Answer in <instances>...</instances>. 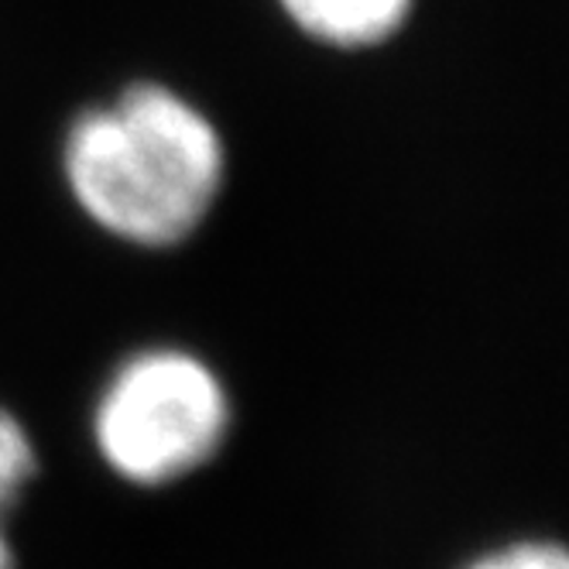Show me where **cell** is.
<instances>
[{
    "instance_id": "5",
    "label": "cell",
    "mask_w": 569,
    "mask_h": 569,
    "mask_svg": "<svg viewBox=\"0 0 569 569\" xmlns=\"http://www.w3.org/2000/svg\"><path fill=\"white\" fill-rule=\"evenodd\" d=\"M463 569H569V559L562 546L556 542L528 539V542H511L495 552H483Z\"/></svg>"
},
{
    "instance_id": "1",
    "label": "cell",
    "mask_w": 569,
    "mask_h": 569,
    "mask_svg": "<svg viewBox=\"0 0 569 569\" xmlns=\"http://www.w3.org/2000/svg\"><path fill=\"white\" fill-rule=\"evenodd\" d=\"M227 176L213 120L161 83H134L79 113L62 141V179L103 233L172 248L210 217Z\"/></svg>"
},
{
    "instance_id": "2",
    "label": "cell",
    "mask_w": 569,
    "mask_h": 569,
    "mask_svg": "<svg viewBox=\"0 0 569 569\" xmlns=\"http://www.w3.org/2000/svg\"><path fill=\"white\" fill-rule=\"evenodd\" d=\"M90 429L120 480L166 487L217 457L230 432V395L192 350L151 347L107 378Z\"/></svg>"
},
{
    "instance_id": "6",
    "label": "cell",
    "mask_w": 569,
    "mask_h": 569,
    "mask_svg": "<svg viewBox=\"0 0 569 569\" xmlns=\"http://www.w3.org/2000/svg\"><path fill=\"white\" fill-rule=\"evenodd\" d=\"M0 569H18L11 539H8V532H4V518H0Z\"/></svg>"
},
{
    "instance_id": "3",
    "label": "cell",
    "mask_w": 569,
    "mask_h": 569,
    "mask_svg": "<svg viewBox=\"0 0 569 569\" xmlns=\"http://www.w3.org/2000/svg\"><path fill=\"white\" fill-rule=\"evenodd\" d=\"M302 34L340 52L378 49L409 24L416 0H278Z\"/></svg>"
},
{
    "instance_id": "4",
    "label": "cell",
    "mask_w": 569,
    "mask_h": 569,
    "mask_svg": "<svg viewBox=\"0 0 569 569\" xmlns=\"http://www.w3.org/2000/svg\"><path fill=\"white\" fill-rule=\"evenodd\" d=\"M38 470L34 442L18 416L0 409V518L21 498L28 480Z\"/></svg>"
}]
</instances>
